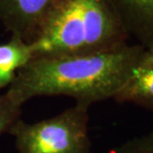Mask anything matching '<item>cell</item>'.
<instances>
[{"label":"cell","mask_w":153,"mask_h":153,"mask_svg":"<svg viewBox=\"0 0 153 153\" xmlns=\"http://www.w3.org/2000/svg\"><path fill=\"white\" fill-rule=\"evenodd\" d=\"M143 50L140 44H128L100 53L32 58L6 93L22 106L36 96H65L90 106L116 96Z\"/></svg>","instance_id":"cell-1"},{"label":"cell","mask_w":153,"mask_h":153,"mask_svg":"<svg viewBox=\"0 0 153 153\" xmlns=\"http://www.w3.org/2000/svg\"><path fill=\"white\" fill-rule=\"evenodd\" d=\"M128 34L106 0H61L30 43L33 58L113 51Z\"/></svg>","instance_id":"cell-2"},{"label":"cell","mask_w":153,"mask_h":153,"mask_svg":"<svg viewBox=\"0 0 153 153\" xmlns=\"http://www.w3.org/2000/svg\"><path fill=\"white\" fill-rule=\"evenodd\" d=\"M89 107L76 103L59 115L38 122L19 119L9 131L18 153H91Z\"/></svg>","instance_id":"cell-3"},{"label":"cell","mask_w":153,"mask_h":153,"mask_svg":"<svg viewBox=\"0 0 153 153\" xmlns=\"http://www.w3.org/2000/svg\"><path fill=\"white\" fill-rule=\"evenodd\" d=\"M61 0H0V21L11 36L32 43Z\"/></svg>","instance_id":"cell-4"},{"label":"cell","mask_w":153,"mask_h":153,"mask_svg":"<svg viewBox=\"0 0 153 153\" xmlns=\"http://www.w3.org/2000/svg\"><path fill=\"white\" fill-rule=\"evenodd\" d=\"M114 99L153 112V42L144 47L128 79Z\"/></svg>","instance_id":"cell-5"},{"label":"cell","mask_w":153,"mask_h":153,"mask_svg":"<svg viewBox=\"0 0 153 153\" xmlns=\"http://www.w3.org/2000/svg\"><path fill=\"white\" fill-rule=\"evenodd\" d=\"M128 36L142 46L153 42V0H106Z\"/></svg>","instance_id":"cell-6"},{"label":"cell","mask_w":153,"mask_h":153,"mask_svg":"<svg viewBox=\"0 0 153 153\" xmlns=\"http://www.w3.org/2000/svg\"><path fill=\"white\" fill-rule=\"evenodd\" d=\"M33 58L30 44L17 36L0 44V90L8 87L14 81L19 70Z\"/></svg>","instance_id":"cell-7"},{"label":"cell","mask_w":153,"mask_h":153,"mask_svg":"<svg viewBox=\"0 0 153 153\" xmlns=\"http://www.w3.org/2000/svg\"><path fill=\"white\" fill-rule=\"evenodd\" d=\"M22 105L16 103L7 93L0 94V136L9 133L14 124L21 119Z\"/></svg>","instance_id":"cell-8"},{"label":"cell","mask_w":153,"mask_h":153,"mask_svg":"<svg viewBox=\"0 0 153 153\" xmlns=\"http://www.w3.org/2000/svg\"><path fill=\"white\" fill-rule=\"evenodd\" d=\"M111 153H153V129L145 134L126 141Z\"/></svg>","instance_id":"cell-9"}]
</instances>
